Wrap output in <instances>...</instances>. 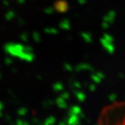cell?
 I'll return each mask as SVG.
<instances>
[]
</instances>
